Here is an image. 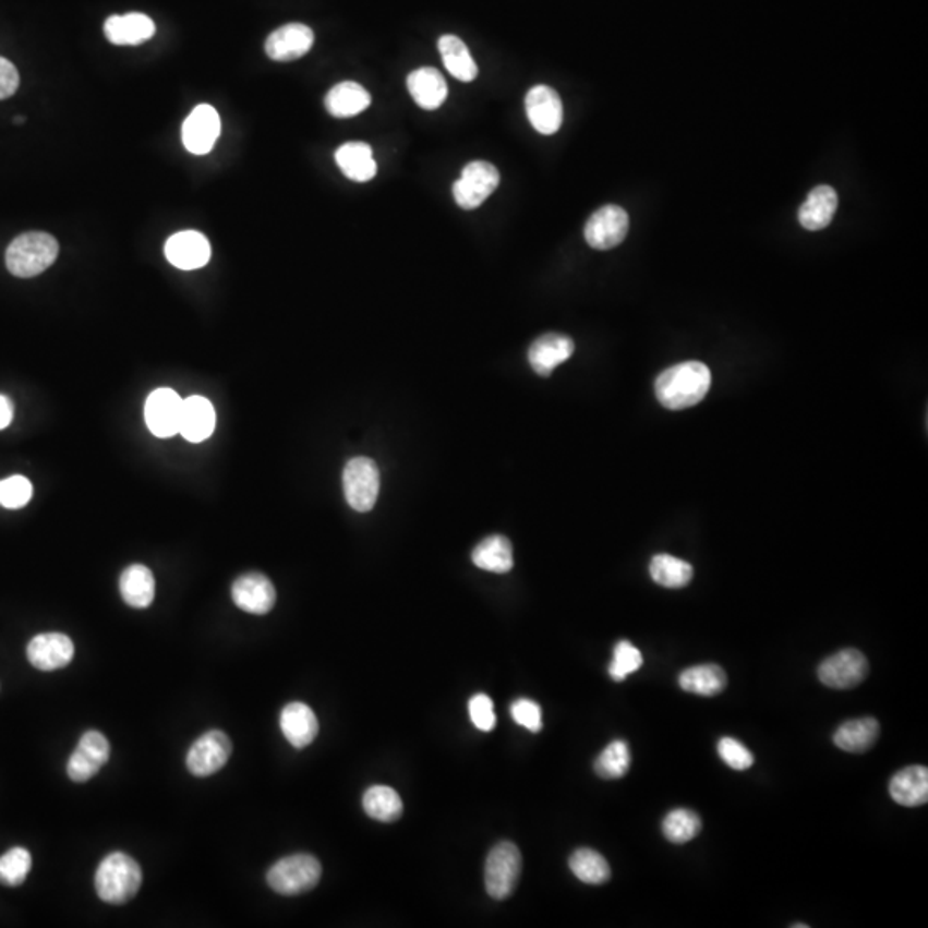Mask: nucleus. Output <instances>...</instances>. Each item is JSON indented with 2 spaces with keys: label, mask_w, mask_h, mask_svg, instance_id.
<instances>
[{
  "label": "nucleus",
  "mask_w": 928,
  "mask_h": 928,
  "mask_svg": "<svg viewBox=\"0 0 928 928\" xmlns=\"http://www.w3.org/2000/svg\"><path fill=\"white\" fill-rule=\"evenodd\" d=\"M438 50L443 56L444 65L459 82L470 83L479 76V65L471 58L467 44L456 35H444L438 40Z\"/></svg>",
  "instance_id": "2f4dec72"
},
{
  "label": "nucleus",
  "mask_w": 928,
  "mask_h": 928,
  "mask_svg": "<svg viewBox=\"0 0 928 928\" xmlns=\"http://www.w3.org/2000/svg\"><path fill=\"white\" fill-rule=\"evenodd\" d=\"M643 665V655L629 641H619L614 649V659L608 665V674L614 682H625L629 674L637 673Z\"/></svg>",
  "instance_id": "58836bf2"
},
{
  "label": "nucleus",
  "mask_w": 928,
  "mask_h": 928,
  "mask_svg": "<svg viewBox=\"0 0 928 928\" xmlns=\"http://www.w3.org/2000/svg\"><path fill=\"white\" fill-rule=\"evenodd\" d=\"M58 255L59 243L53 236L38 231L25 232L9 244L5 265L13 276L28 279L40 276L56 262Z\"/></svg>",
  "instance_id": "7ed1b4c3"
},
{
  "label": "nucleus",
  "mask_w": 928,
  "mask_h": 928,
  "mask_svg": "<svg viewBox=\"0 0 928 928\" xmlns=\"http://www.w3.org/2000/svg\"><path fill=\"white\" fill-rule=\"evenodd\" d=\"M232 754V743L224 731L212 730L193 743L186 755V767L196 778H208L219 772Z\"/></svg>",
  "instance_id": "6e6552de"
},
{
  "label": "nucleus",
  "mask_w": 928,
  "mask_h": 928,
  "mask_svg": "<svg viewBox=\"0 0 928 928\" xmlns=\"http://www.w3.org/2000/svg\"><path fill=\"white\" fill-rule=\"evenodd\" d=\"M370 101L372 97L363 86L354 82H345L334 86L327 94L325 109L329 110V115L334 118H354L369 109Z\"/></svg>",
  "instance_id": "c85d7f7f"
},
{
  "label": "nucleus",
  "mask_w": 928,
  "mask_h": 928,
  "mask_svg": "<svg viewBox=\"0 0 928 928\" xmlns=\"http://www.w3.org/2000/svg\"><path fill=\"white\" fill-rule=\"evenodd\" d=\"M471 559L477 568L497 575L509 573L515 566L511 542L503 535L486 537L474 547Z\"/></svg>",
  "instance_id": "c756f323"
},
{
  "label": "nucleus",
  "mask_w": 928,
  "mask_h": 928,
  "mask_svg": "<svg viewBox=\"0 0 928 928\" xmlns=\"http://www.w3.org/2000/svg\"><path fill=\"white\" fill-rule=\"evenodd\" d=\"M215 417L214 406L203 396H191L184 399L183 414H181V425H179V434L183 435L190 443H203L214 434Z\"/></svg>",
  "instance_id": "aec40b11"
},
{
  "label": "nucleus",
  "mask_w": 928,
  "mask_h": 928,
  "mask_svg": "<svg viewBox=\"0 0 928 928\" xmlns=\"http://www.w3.org/2000/svg\"><path fill=\"white\" fill-rule=\"evenodd\" d=\"M408 89L418 106L425 110H435L447 98V83L443 74L434 68H420L408 76Z\"/></svg>",
  "instance_id": "393cba45"
},
{
  "label": "nucleus",
  "mask_w": 928,
  "mask_h": 928,
  "mask_svg": "<svg viewBox=\"0 0 928 928\" xmlns=\"http://www.w3.org/2000/svg\"><path fill=\"white\" fill-rule=\"evenodd\" d=\"M107 40L115 45H140L155 35L154 21L145 14L110 16L104 25Z\"/></svg>",
  "instance_id": "b1692460"
},
{
  "label": "nucleus",
  "mask_w": 928,
  "mask_h": 928,
  "mask_svg": "<svg viewBox=\"0 0 928 928\" xmlns=\"http://www.w3.org/2000/svg\"><path fill=\"white\" fill-rule=\"evenodd\" d=\"M880 726L877 719L864 718L844 722L834 733V745L847 754H865L879 739Z\"/></svg>",
  "instance_id": "bb28decb"
},
{
  "label": "nucleus",
  "mask_w": 928,
  "mask_h": 928,
  "mask_svg": "<svg viewBox=\"0 0 928 928\" xmlns=\"http://www.w3.org/2000/svg\"><path fill=\"white\" fill-rule=\"evenodd\" d=\"M345 497L354 511L369 513L377 503L381 491V471L373 459L354 458L342 473Z\"/></svg>",
  "instance_id": "423d86ee"
},
{
  "label": "nucleus",
  "mask_w": 928,
  "mask_h": 928,
  "mask_svg": "<svg viewBox=\"0 0 928 928\" xmlns=\"http://www.w3.org/2000/svg\"><path fill=\"white\" fill-rule=\"evenodd\" d=\"M17 86H20V73L13 62L0 58V100L16 94Z\"/></svg>",
  "instance_id": "c03bdc74"
},
{
  "label": "nucleus",
  "mask_w": 928,
  "mask_h": 928,
  "mask_svg": "<svg viewBox=\"0 0 928 928\" xmlns=\"http://www.w3.org/2000/svg\"><path fill=\"white\" fill-rule=\"evenodd\" d=\"M665 840L674 844H685L694 841L701 832V819L697 811L677 808L665 815L662 822Z\"/></svg>",
  "instance_id": "e433bc0d"
},
{
  "label": "nucleus",
  "mask_w": 928,
  "mask_h": 928,
  "mask_svg": "<svg viewBox=\"0 0 928 928\" xmlns=\"http://www.w3.org/2000/svg\"><path fill=\"white\" fill-rule=\"evenodd\" d=\"M650 576L655 583L664 588H683L694 578V568L686 561L670 554H659L650 563Z\"/></svg>",
  "instance_id": "f704fd0d"
},
{
  "label": "nucleus",
  "mask_w": 928,
  "mask_h": 928,
  "mask_svg": "<svg viewBox=\"0 0 928 928\" xmlns=\"http://www.w3.org/2000/svg\"><path fill=\"white\" fill-rule=\"evenodd\" d=\"M14 122H16V124H23V122H25V118H21V116H17V118L14 119Z\"/></svg>",
  "instance_id": "49530a36"
},
{
  "label": "nucleus",
  "mask_w": 928,
  "mask_h": 928,
  "mask_svg": "<svg viewBox=\"0 0 928 928\" xmlns=\"http://www.w3.org/2000/svg\"><path fill=\"white\" fill-rule=\"evenodd\" d=\"M366 815L378 822H396L401 819L402 799L398 791L389 786H372L363 795Z\"/></svg>",
  "instance_id": "473e14b6"
},
{
  "label": "nucleus",
  "mask_w": 928,
  "mask_h": 928,
  "mask_svg": "<svg viewBox=\"0 0 928 928\" xmlns=\"http://www.w3.org/2000/svg\"><path fill=\"white\" fill-rule=\"evenodd\" d=\"M313 41H315V35L310 26L303 23H289L268 35L265 52L272 61H297L310 52Z\"/></svg>",
  "instance_id": "dca6fc26"
},
{
  "label": "nucleus",
  "mask_w": 928,
  "mask_h": 928,
  "mask_svg": "<svg viewBox=\"0 0 928 928\" xmlns=\"http://www.w3.org/2000/svg\"><path fill=\"white\" fill-rule=\"evenodd\" d=\"M14 408L11 399L0 396V430L8 429L13 422Z\"/></svg>",
  "instance_id": "a18cd8bd"
},
{
  "label": "nucleus",
  "mask_w": 928,
  "mask_h": 928,
  "mask_svg": "<svg viewBox=\"0 0 928 928\" xmlns=\"http://www.w3.org/2000/svg\"><path fill=\"white\" fill-rule=\"evenodd\" d=\"M234 604L248 614L264 616L276 605V588L262 573H246L232 583Z\"/></svg>",
  "instance_id": "4468645a"
},
{
  "label": "nucleus",
  "mask_w": 928,
  "mask_h": 928,
  "mask_svg": "<svg viewBox=\"0 0 928 928\" xmlns=\"http://www.w3.org/2000/svg\"><path fill=\"white\" fill-rule=\"evenodd\" d=\"M793 927H795V928H807L808 925L796 924V925H793Z\"/></svg>",
  "instance_id": "de8ad7c7"
},
{
  "label": "nucleus",
  "mask_w": 928,
  "mask_h": 928,
  "mask_svg": "<svg viewBox=\"0 0 928 928\" xmlns=\"http://www.w3.org/2000/svg\"><path fill=\"white\" fill-rule=\"evenodd\" d=\"M682 689L701 697H715L727 686L726 671L715 664L695 665L683 671L677 679Z\"/></svg>",
  "instance_id": "7c9ffc66"
},
{
  "label": "nucleus",
  "mask_w": 928,
  "mask_h": 928,
  "mask_svg": "<svg viewBox=\"0 0 928 928\" xmlns=\"http://www.w3.org/2000/svg\"><path fill=\"white\" fill-rule=\"evenodd\" d=\"M33 495V485L26 477L14 474L0 482V506L8 509H20L29 503Z\"/></svg>",
  "instance_id": "ea45409f"
},
{
  "label": "nucleus",
  "mask_w": 928,
  "mask_h": 928,
  "mask_svg": "<svg viewBox=\"0 0 928 928\" xmlns=\"http://www.w3.org/2000/svg\"><path fill=\"white\" fill-rule=\"evenodd\" d=\"M569 868H571L576 879L581 880L584 884H605L611 879V867H608L607 859L590 847L576 849L569 858Z\"/></svg>",
  "instance_id": "72a5a7b5"
},
{
  "label": "nucleus",
  "mask_w": 928,
  "mask_h": 928,
  "mask_svg": "<svg viewBox=\"0 0 928 928\" xmlns=\"http://www.w3.org/2000/svg\"><path fill=\"white\" fill-rule=\"evenodd\" d=\"M629 231V217L625 208L605 205L588 219L584 240L595 250H611L625 241Z\"/></svg>",
  "instance_id": "9d476101"
},
{
  "label": "nucleus",
  "mask_w": 928,
  "mask_h": 928,
  "mask_svg": "<svg viewBox=\"0 0 928 928\" xmlns=\"http://www.w3.org/2000/svg\"><path fill=\"white\" fill-rule=\"evenodd\" d=\"M26 655L33 667L50 673L73 661L74 643L64 632H41L29 641Z\"/></svg>",
  "instance_id": "ddd939ff"
},
{
  "label": "nucleus",
  "mask_w": 928,
  "mask_h": 928,
  "mask_svg": "<svg viewBox=\"0 0 928 928\" xmlns=\"http://www.w3.org/2000/svg\"><path fill=\"white\" fill-rule=\"evenodd\" d=\"M336 162L346 178L357 183H366L377 174V162L373 160L372 148L366 143H346L337 148Z\"/></svg>",
  "instance_id": "cd10ccee"
},
{
  "label": "nucleus",
  "mask_w": 928,
  "mask_h": 928,
  "mask_svg": "<svg viewBox=\"0 0 928 928\" xmlns=\"http://www.w3.org/2000/svg\"><path fill=\"white\" fill-rule=\"evenodd\" d=\"M212 250L207 238L198 231H181L171 236L166 243V256L176 268L195 270L205 267Z\"/></svg>",
  "instance_id": "a211bd4d"
},
{
  "label": "nucleus",
  "mask_w": 928,
  "mask_h": 928,
  "mask_svg": "<svg viewBox=\"0 0 928 928\" xmlns=\"http://www.w3.org/2000/svg\"><path fill=\"white\" fill-rule=\"evenodd\" d=\"M280 730L294 748H304L316 738L318 721L306 703L292 701L280 712Z\"/></svg>",
  "instance_id": "412c9836"
},
{
  "label": "nucleus",
  "mask_w": 928,
  "mask_h": 928,
  "mask_svg": "<svg viewBox=\"0 0 928 928\" xmlns=\"http://www.w3.org/2000/svg\"><path fill=\"white\" fill-rule=\"evenodd\" d=\"M219 134V115L207 104L196 107L183 124V143L191 154L207 155L214 148Z\"/></svg>",
  "instance_id": "f3484780"
},
{
  "label": "nucleus",
  "mask_w": 928,
  "mask_h": 928,
  "mask_svg": "<svg viewBox=\"0 0 928 928\" xmlns=\"http://www.w3.org/2000/svg\"><path fill=\"white\" fill-rule=\"evenodd\" d=\"M33 859L28 849L25 847H13L8 853L0 856V884L8 888H16L23 884L29 870H32Z\"/></svg>",
  "instance_id": "4c0bfd02"
},
{
  "label": "nucleus",
  "mask_w": 928,
  "mask_h": 928,
  "mask_svg": "<svg viewBox=\"0 0 928 928\" xmlns=\"http://www.w3.org/2000/svg\"><path fill=\"white\" fill-rule=\"evenodd\" d=\"M889 793L894 802L903 807H921L928 802L927 767L912 766L897 772L891 779Z\"/></svg>",
  "instance_id": "5701e85b"
},
{
  "label": "nucleus",
  "mask_w": 928,
  "mask_h": 928,
  "mask_svg": "<svg viewBox=\"0 0 928 928\" xmlns=\"http://www.w3.org/2000/svg\"><path fill=\"white\" fill-rule=\"evenodd\" d=\"M712 373L700 361H686L662 372L655 382L659 402L667 410H688L706 399Z\"/></svg>",
  "instance_id": "f257e3e1"
},
{
  "label": "nucleus",
  "mask_w": 928,
  "mask_h": 928,
  "mask_svg": "<svg viewBox=\"0 0 928 928\" xmlns=\"http://www.w3.org/2000/svg\"><path fill=\"white\" fill-rule=\"evenodd\" d=\"M575 353V342L571 337L563 334H545L539 337L528 349V361L531 369L542 377H549L554 369L569 360Z\"/></svg>",
  "instance_id": "6ab92c4d"
},
{
  "label": "nucleus",
  "mask_w": 928,
  "mask_h": 928,
  "mask_svg": "<svg viewBox=\"0 0 928 928\" xmlns=\"http://www.w3.org/2000/svg\"><path fill=\"white\" fill-rule=\"evenodd\" d=\"M499 181L497 167L485 160H474L462 169L461 179L453 186V195L459 207L474 210L497 190Z\"/></svg>",
  "instance_id": "0eeeda50"
},
{
  "label": "nucleus",
  "mask_w": 928,
  "mask_h": 928,
  "mask_svg": "<svg viewBox=\"0 0 928 928\" xmlns=\"http://www.w3.org/2000/svg\"><path fill=\"white\" fill-rule=\"evenodd\" d=\"M511 715L516 724L527 727L531 733H539L542 730V709L537 701L527 700V698L516 700L511 706Z\"/></svg>",
  "instance_id": "79ce46f5"
},
{
  "label": "nucleus",
  "mask_w": 928,
  "mask_h": 928,
  "mask_svg": "<svg viewBox=\"0 0 928 928\" xmlns=\"http://www.w3.org/2000/svg\"><path fill=\"white\" fill-rule=\"evenodd\" d=\"M322 877V865L306 853L286 856L267 871V884L282 896H298L312 891Z\"/></svg>",
  "instance_id": "20e7f679"
},
{
  "label": "nucleus",
  "mask_w": 928,
  "mask_h": 928,
  "mask_svg": "<svg viewBox=\"0 0 928 928\" xmlns=\"http://www.w3.org/2000/svg\"><path fill=\"white\" fill-rule=\"evenodd\" d=\"M110 745L98 731H86L68 762V775L74 783H86L109 762Z\"/></svg>",
  "instance_id": "9b49d317"
},
{
  "label": "nucleus",
  "mask_w": 928,
  "mask_h": 928,
  "mask_svg": "<svg viewBox=\"0 0 928 928\" xmlns=\"http://www.w3.org/2000/svg\"><path fill=\"white\" fill-rule=\"evenodd\" d=\"M121 596L130 607H150L155 599V578L150 569L143 564H131L119 580Z\"/></svg>",
  "instance_id": "a878e982"
},
{
  "label": "nucleus",
  "mask_w": 928,
  "mask_h": 928,
  "mask_svg": "<svg viewBox=\"0 0 928 928\" xmlns=\"http://www.w3.org/2000/svg\"><path fill=\"white\" fill-rule=\"evenodd\" d=\"M719 757L734 769V771H746L754 766L755 758L751 751L743 743L734 738H722L718 743Z\"/></svg>",
  "instance_id": "a19ab883"
},
{
  "label": "nucleus",
  "mask_w": 928,
  "mask_h": 928,
  "mask_svg": "<svg viewBox=\"0 0 928 928\" xmlns=\"http://www.w3.org/2000/svg\"><path fill=\"white\" fill-rule=\"evenodd\" d=\"M819 679L832 689H852L867 679L868 661L856 649H844L819 665Z\"/></svg>",
  "instance_id": "1a4fd4ad"
},
{
  "label": "nucleus",
  "mask_w": 928,
  "mask_h": 928,
  "mask_svg": "<svg viewBox=\"0 0 928 928\" xmlns=\"http://www.w3.org/2000/svg\"><path fill=\"white\" fill-rule=\"evenodd\" d=\"M521 853L516 844L504 841L489 853L485 861V888L494 900H507L518 888Z\"/></svg>",
  "instance_id": "39448f33"
},
{
  "label": "nucleus",
  "mask_w": 928,
  "mask_h": 928,
  "mask_svg": "<svg viewBox=\"0 0 928 928\" xmlns=\"http://www.w3.org/2000/svg\"><path fill=\"white\" fill-rule=\"evenodd\" d=\"M525 109L531 126L540 134H554L563 126V101L551 86H533L525 98Z\"/></svg>",
  "instance_id": "2eb2a0df"
},
{
  "label": "nucleus",
  "mask_w": 928,
  "mask_h": 928,
  "mask_svg": "<svg viewBox=\"0 0 928 928\" xmlns=\"http://www.w3.org/2000/svg\"><path fill=\"white\" fill-rule=\"evenodd\" d=\"M470 719L473 722L474 726L479 727L480 731H489L494 730L495 727V712H494V701H492L491 697H486V695H474L470 700Z\"/></svg>",
  "instance_id": "37998d69"
},
{
  "label": "nucleus",
  "mask_w": 928,
  "mask_h": 928,
  "mask_svg": "<svg viewBox=\"0 0 928 928\" xmlns=\"http://www.w3.org/2000/svg\"><path fill=\"white\" fill-rule=\"evenodd\" d=\"M629 767H631V751H629L628 743L623 739L611 743L593 763L595 774L608 781L625 778Z\"/></svg>",
  "instance_id": "c9c22d12"
},
{
  "label": "nucleus",
  "mask_w": 928,
  "mask_h": 928,
  "mask_svg": "<svg viewBox=\"0 0 928 928\" xmlns=\"http://www.w3.org/2000/svg\"><path fill=\"white\" fill-rule=\"evenodd\" d=\"M837 193L828 184H820L808 193L807 202L799 208V222L807 231H820L828 228L837 210Z\"/></svg>",
  "instance_id": "4be33fe9"
},
{
  "label": "nucleus",
  "mask_w": 928,
  "mask_h": 928,
  "mask_svg": "<svg viewBox=\"0 0 928 928\" xmlns=\"http://www.w3.org/2000/svg\"><path fill=\"white\" fill-rule=\"evenodd\" d=\"M142 882L143 871L138 861L121 852L110 853L101 859L95 873L98 897L109 904H124L133 900Z\"/></svg>",
  "instance_id": "f03ea898"
},
{
  "label": "nucleus",
  "mask_w": 928,
  "mask_h": 928,
  "mask_svg": "<svg viewBox=\"0 0 928 928\" xmlns=\"http://www.w3.org/2000/svg\"><path fill=\"white\" fill-rule=\"evenodd\" d=\"M183 402L176 390L157 389L145 402V422L155 437L167 438L179 434Z\"/></svg>",
  "instance_id": "f8f14e48"
}]
</instances>
